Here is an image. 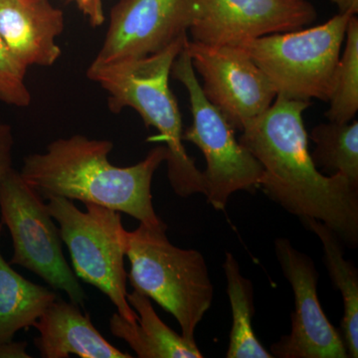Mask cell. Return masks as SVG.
I'll use <instances>...</instances> for the list:
<instances>
[{
    "label": "cell",
    "mask_w": 358,
    "mask_h": 358,
    "mask_svg": "<svg viewBox=\"0 0 358 358\" xmlns=\"http://www.w3.org/2000/svg\"><path fill=\"white\" fill-rule=\"evenodd\" d=\"M310 105L277 96L238 141L262 164L259 188L266 196L299 218L324 223L357 248L358 185L341 173L324 176L313 164L303 120Z\"/></svg>",
    "instance_id": "cell-1"
},
{
    "label": "cell",
    "mask_w": 358,
    "mask_h": 358,
    "mask_svg": "<svg viewBox=\"0 0 358 358\" xmlns=\"http://www.w3.org/2000/svg\"><path fill=\"white\" fill-rule=\"evenodd\" d=\"M114 143L82 134L58 138L43 154L24 157L20 176L43 199L59 196L94 203L126 213L141 224H164L155 213L152 182L167 148L159 145L145 159L131 166L110 164Z\"/></svg>",
    "instance_id": "cell-2"
},
{
    "label": "cell",
    "mask_w": 358,
    "mask_h": 358,
    "mask_svg": "<svg viewBox=\"0 0 358 358\" xmlns=\"http://www.w3.org/2000/svg\"><path fill=\"white\" fill-rule=\"evenodd\" d=\"M187 40V36L179 39L147 57L108 64L91 63L87 70L89 79L107 91L110 112L119 114L124 108H131L145 126L157 129L167 148V178L174 193L182 199L205 194L203 171L183 145L182 119L169 87L171 67Z\"/></svg>",
    "instance_id": "cell-3"
},
{
    "label": "cell",
    "mask_w": 358,
    "mask_h": 358,
    "mask_svg": "<svg viewBox=\"0 0 358 358\" xmlns=\"http://www.w3.org/2000/svg\"><path fill=\"white\" fill-rule=\"evenodd\" d=\"M166 230V223L155 227L140 223L128 231V279L134 289L176 317L183 338L195 341L197 327L213 301V285L204 256L174 246Z\"/></svg>",
    "instance_id": "cell-4"
},
{
    "label": "cell",
    "mask_w": 358,
    "mask_h": 358,
    "mask_svg": "<svg viewBox=\"0 0 358 358\" xmlns=\"http://www.w3.org/2000/svg\"><path fill=\"white\" fill-rule=\"evenodd\" d=\"M350 17L336 14L324 24L267 35L238 47L263 71L277 96L327 102Z\"/></svg>",
    "instance_id": "cell-5"
},
{
    "label": "cell",
    "mask_w": 358,
    "mask_h": 358,
    "mask_svg": "<svg viewBox=\"0 0 358 358\" xmlns=\"http://www.w3.org/2000/svg\"><path fill=\"white\" fill-rule=\"evenodd\" d=\"M46 204L59 224L78 279L100 289L124 320L136 324L138 315L127 300L128 231L120 212L94 203H84L86 211H81L72 200L59 196L49 197Z\"/></svg>",
    "instance_id": "cell-6"
},
{
    "label": "cell",
    "mask_w": 358,
    "mask_h": 358,
    "mask_svg": "<svg viewBox=\"0 0 358 358\" xmlns=\"http://www.w3.org/2000/svg\"><path fill=\"white\" fill-rule=\"evenodd\" d=\"M171 76L185 86L189 96L192 124L183 131V141L196 145L206 160L204 195L215 210L224 211L233 193L259 188L262 164L239 143L233 127L205 98L185 46L174 60Z\"/></svg>",
    "instance_id": "cell-7"
},
{
    "label": "cell",
    "mask_w": 358,
    "mask_h": 358,
    "mask_svg": "<svg viewBox=\"0 0 358 358\" xmlns=\"http://www.w3.org/2000/svg\"><path fill=\"white\" fill-rule=\"evenodd\" d=\"M0 214L13 238L9 264L31 271L54 291L64 292L71 301L84 306L86 294L66 261L60 230L47 204L13 169L0 181Z\"/></svg>",
    "instance_id": "cell-8"
},
{
    "label": "cell",
    "mask_w": 358,
    "mask_h": 358,
    "mask_svg": "<svg viewBox=\"0 0 358 358\" xmlns=\"http://www.w3.org/2000/svg\"><path fill=\"white\" fill-rule=\"evenodd\" d=\"M185 49L193 70L201 77L205 98L235 131H243L274 102V87L241 47L187 40Z\"/></svg>",
    "instance_id": "cell-9"
},
{
    "label": "cell",
    "mask_w": 358,
    "mask_h": 358,
    "mask_svg": "<svg viewBox=\"0 0 358 358\" xmlns=\"http://www.w3.org/2000/svg\"><path fill=\"white\" fill-rule=\"evenodd\" d=\"M275 254L294 296L291 333L271 345L275 358H350L341 331L327 320L317 296L320 274L310 256L286 238L275 239Z\"/></svg>",
    "instance_id": "cell-10"
},
{
    "label": "cell",
    "mask_w": 358,
    "mask_h": 358,
    "mask_svg": "<svg viewBox=\"0 0 358 358\" xmlns=\"http://www.w3.org/2000/svg\"><path fill=\"white\" fill-rule=\"evenodd\" d=\"M307 0H194L193 41L241 46L251 40L294 31L317 20Z\"/></svg>",
    "instance_id": "cell-11"
},
{
    "label": "cell",
    "mask_w": 358,
    "mask_h": 358,
    "mask_svg": "<svg viewBox=\"0 0 358 358\" xmlns=\"http://www.w3.org/2000/svg\"><path fill=\"white\" fill-rule=\"evenodd\" d=\"M194 0H120L94 64L147 57L187 36Z\"/></svg>",
    "instance_id": "cell-12"
},
{
    "label": "cell",
    "mask_w": 358,
    "mask_h": 358,
    "mask_svg": "<svg viewBox=\"0 0 358 358\" xmlns=\"http://www.w3.org/2000/svg\"><path fill=\"white\" fill-rule=\"evenodd\" d=\"M64 28V14L50 0H0V36L27 68L57 62Z\"/></svg>",
    "instance_id": "cell-13"
},
{
    "label": "cell",
    "mask_w": 358,
    "mask_h": 358,
    "mask_svg": "<svg viewBox=\"0 0 358 358\" xmlns=\"http://www.w3.org/2000/svg\"><path fill=\"white\" fill-rule=\"evenodd\" d=\"M39 336L34 339L40 357L68 358H131L133 355L110 345L94 327L81 306L56 299L33 324Z\"/></svg>",
    "instance_id": "cell-14"
},
{
    "label": "cell",
    "mask_w": 358,
    "mask_h": 358,
    "mask_svg": "<svg viewBox=\"0 0 358 358\" xmlns=\"http://www.w3.org/2000/svg\"><path fill=\"white\" fill-rule=\"evenodd\" d=\"M127 300L138 315V320L131 324L115 313L110 320V329L115 338L126 341L138 357H204L195 341L183 338L159 319L147 296L134 289L128 293Z\"/></svg>",
    "instance_id": "cell-15"
},
{
    "label": "cell",
    "mask_w": 358,
    "mask_h": 358,
    "mask_svg": "<svg viewBox=\"0 0 358 358\" xmlns=\"http://www.w3.org/2000/svg\"><path fill=\"white\" fill-rule=\"evenodd\" d=\"M2 226L0 223V238ZM57 298L55 292L18 274L0 251V345L13 341L21 329L33 327Z\"/></svg>",
    "instance_id": "cell-16"
},
{
    "label": "cell",
    "mask_w": 358,
    "mask_h": 358,
    "mask_svg": "<svg viewBox=\"0 0 358 358\" xmlns=\"http://www.w3.org/2000/svg\"><path fill=\"white\" fill-rule=\"evenodd\" d=\"M306 229L315 233L324 248V260L329 278L343 301L341 336L348 357H358V270L345 258V243L331 228L310 217L299 218Z\"/></svg>",
    "instance_id": "cell-17"
},
{
    "label": "cell",
    "mask_w": 358,
    "mask_h": 358,
    "mask_svg": "<svg viewBox=\"0 0 358 358\" xmlns=\"http://www.w3.org/2000/svg\"><path fill=\"white\" fill-rule=\"evenodd\" d=\"M223 270L232 310V327L226 357L273 358L257 338L252 326L255 310L253 284L241 274L239 263L231 252L225 253Z\"/></svg>",
    "instance_id": "cell-18"
},
{
    "label": "cell",
    "mask_w": 358,
    "mask_h": 358,
    "mask_svg": "<svg viewBox=\"0 0 358 358\" xmlns=\"http://www.w3.org/2000/svg\"><path fill=\"white\" fill-rule=\"evenodd\" d=\"M315 150L310 157L317 169L329 176L341 173L358 185V122L317 124L310 131Z\"/></svg>",
    "instance_id": "cell-19"
},
{
    "label": "cell",
    "mask_w": 358,
    "mask_h": 358,
    "mask_svg": "<svg viewBox=\"0 0 358 358\" xmlns=\"http://www.w3.org/2000/svg\"><path fill=\"white\" fill-rule=\"evenodd\" d=\"M345 47L334 71L326 117L329 122H352L358 110V20L352 16L345 33Z\"/></svg>",
    "instance_id": "cell-20"
},
{
    "label": "cell",
    "mask_w": 358,
    "mask_h": 358,
    "mask_svg": "<svg viewBox=\"0 0 358 358\" xmlns=\"http://www.w3.org/2000/svg\"><path fill=\"white\" fill-rule=\"evenodd\" d=\"M27 69L0 36V101L18 108L30 105L31 94L25 84Z\"/></svg>",
    "instance_id": "cell-21"
},
{
    "label": "cell",
    "mask_w": 358,
    "mask_h": 358,
    "mask_svg": "<svg viewBox=\"0 0 358 358\" xmlns=\"http://www.w3.org/2000/svg\"><path fill=\"white\" fill-rule=\"evenodd\" d=\"M13 129L0 122V181L13 169Z\"/></svg>",
    "instance_id": "cell-22"
},
{
    "label": "cell",
    "mask_w": 358,
    "mask_h": 358,
    "mask_svg": "<svg viewBox=\"0 0 358 358\" xmlns=\"http://www.w3.org/2000/svg\"><path fill=\"white\" fill-rule=\"evenodd\" d=\"M76 2L80 10L88 18L93 27H100L105 22L102 0H70Z\"/></svg>",
    "instance_id": "cell-23"
},
{
    "label": "cell",
    "mask_w": 358,
    "mask_h": 358,
    "mask_svg": "<svg viewBox=\"0 0 358 358\" xmlns=\"http://www.w3.org/2000/svg\"><path fill=\"white\" fill-rule=\"evenodd\" d=\"M27 343L11 341L0 345V358H29L31 355L26 352Z\"/></svg>",
    "instance_id": "cell-24"
},
{
    "label": "cell",
    "mask_w": 358,
    "mask_h": 358,
    "mask_svg": "<svg viewBox=\"0 0 358 358\" xmlns=\"http://www.w3.org/2000/svg\"><path fill=\"white\" fill-rule=\"evenodd\" d=\"M331 2L338 7V14L357 16L358 13V0H331Z\"/></svg>",
    "instance_id": "cell-25"
}]
</instances>
